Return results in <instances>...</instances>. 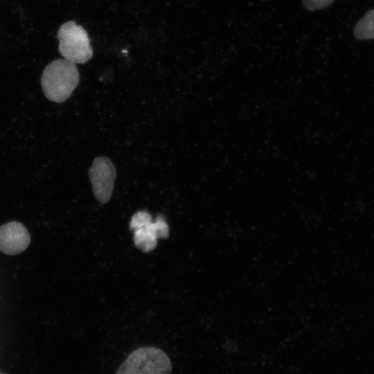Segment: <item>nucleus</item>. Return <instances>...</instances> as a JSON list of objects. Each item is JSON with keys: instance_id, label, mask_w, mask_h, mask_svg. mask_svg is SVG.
Instances as JSON below:
<instances>
[{"instance_id": "1", "label": "nucleus", "mask_w": 374, "mask_h": 374, "mask_svg": "<svg viewBox=\"0 0 374 374\" xmlns=\"http://www.w3.org/2000/svg\"><path fill=\"white\" fill-rule=\"evenodd\" d=\"M80 81L76 65L65 59H57L48 64L41 77L43 92L48 99L63 103L72 94Z\"/></svg>"}, {"instance_id": "2", "label": "nucleus", "mask_w": 374, "mask_h": 374, "mask_svg": "<svg viewBox=\"0 0 374 374\" xmlns=\"http://www.w3.org/2000/svg\"><path fill=\"white\" fill-rule=\"evenodd\" d=\"M172 364L166 353L153 346L133 350L115 374H170Z\"/></svg>"}, {"instance_id": "3", "label": "nucleus", "mask_w": 374, "mask_h": 374, "mask_svg": "<svg viewBox=\"0 0 374 374\" xmlns=\"http://www.w3.org/2000/svg\"><path fill=\"white\" fill-rule=\"evenodd\" d=\"M59 51L64 59L76 64L88 62L93 51L86 30L74 21L63 24L57 34Z\"/></svg>"}, {"instance_id": "4", "label": "nucleus", "mask_w": 374, "mask_h": 374, "mask_svg": "<svg viewBox=\"0 0 374 374\" xmlns=\"http://www.w3.org/2000/svg\"><path fill=\"white\" fill-rule=\"evenodd\" d=\"M93 195L101 204L107 203L112 195L116 170L112 161L106 157L96 158L89 170Z\"/></svg>"}, {"instance_id": "5", "label": "nucleus", "mask_w": 374, "mask_h": 374, "mask_svg": "<svg viewBox=\"0 0 374 374\" xmlns=\"http://www.w3.org/2000/svg\"><path fill=\"white\" fill-rule=\"evenodd\" d=\"M30 242V234L21 223L12 221L0 226V251L3 253L17 255L24 251Z\"/></svg>"}, {"instance_id": "6", "label": "nucleus", "mask_w": 374, "mask_h": 374, "mask_svg": "<svg viewBox=\"0 0 374 374\" xmlns=\"http://www.w3.org/2000/svg\"><path fill=\"white\" fill-rule=\"evenodd\" d=\"M169 235V227L162 215H158L154 222L134 231V242L136 247L143 252L153 250L157 243V239L166 238Z\"/></svg>"}, {"instance_id": "7", "label": "nucleus", "mask_w": 374, "mask_h": 374, "mask_svg": "<svg viewBox=\"0 0 374 374\" xmlns=\"http://www.w3.org/2000/svg\"><path fill=\"white\" fill-rule=\"evenodd\" d=\"M353 35L360 41L374 39V9L366 12L357 21L353 29Z\"/></svg>"}, {"instance_id": "8", "label": "nucleus", "mask_w": 374, "mask_h": 374, "mask_svg": "<svg viewBox=\"0 0 374 374\" xmlns=\"http://www.w3.org/2000/svg\"><path fill=\"white\" fill-rule=\"evenodd\" d=\"M152 222L151 215L146 211L135 213L131 218L130 227L131 230L138 229Z\"/></svg>"}, {"instance_id": "9", "label": "nucleus", "mask_w": 374, "mask_h": 374, "mask_svg": "<svg viewBox=\"0 0 374 374\" xmlns=\"http://www.w3.org/2000/svg\"><path fill=\"white\" fill-rule=\"evenodd\" d=\"M333 1L334 0H302L304 7L311 11L323 9Z\"/></svg>"}, {"instance_id": "10", "label": "nucleus", "mask_w": 374, "mask_h": 374, "mask_svg": "<svg viewBox=\"0 0 374 374\" xmlns=\"http://www.w3.org/2000/svg\"><path fill=\"white\" fill-rule=\"evenodd\" d=\"M0 374H5V373L0 372Z\"/></svg>"}]
</instances>
